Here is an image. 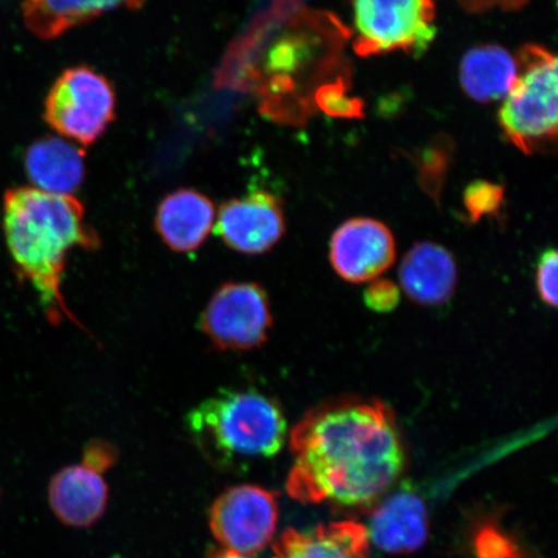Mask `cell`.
<instances>
[{
    "label": "cell",
    "instance_id": "cell-1",
    "mask_svg": "<svg viewBox=\"0 0 558 558\" xmlns=\"http://www.w3.org/2000/svg\"><path fill=\"white\" fill-rule=\"evenodd\" d=\"M288 493L306 505L366 506L399 478L404 452L392 411L345 397L313 409L291 430Z\"/></svg>",
    "mask_w": 558,
    "mask_h": 558
},
{
    "label": "cell",
    "instance_id": "cell-2",
    "mask_svg": "<svg viewBox=\"0 0 558 558\" xmlns=\"http://www.w3.org/2000/svg\"><path fill=\"white\" fill-rule=\"evenodd\" d=\"M3 227L17 274L37 291L51 323L66 319L82 327L62 294V279L74 248L100 247L85 206L73 195L12 187L4 194Z\"/></svg>",
    "mask_w": 558,
    "mask_h": 558
},
{
    "label": "cell",
    "instance_id": "cell-3",
    "mask_svg": "<svg viewBox=\"0 0 558 558\" xmlns=\"http://www.w3.org/2000/svg\"><path fill=\"white\" fill-rule=\"evenodd\" d=\"M186 427L219 463L270 458L282 450L288 424L279 404L253 389H227L186 416Z\"/></svg>",
    "mask_w": 558,
    "mask_h": 558
},
{
    "label": "cell",
    "instance_id": "cell-4",
    "mask_svg": "<svg viewBox=\"0 0 558 558\" xmlns=\"http://www.w3.org/2000/svg\"><path fill=\"white\" fill-rule=\"evenodd\" d=\"M519 73L498 121L509 143L525 155L555 144L557 137V59L538 45L523 46Z\"/></svg>",
    "mask_w": 558,
    "mask_h": 558
},
{
    "label": "cell",
    "instance_id": "cell-5",
    "mask_svg": "<svg viewBox=\"0 0 558 558\" xmlns=\"http://www.w3.org/2000/svg\"><path fill=\"white\" fill-rule=\"evenodd\" d=\"M355 53H422L436 37L437 0H351Z\"/></svg>",
    "mask_w": 558,
    "mask_h": 558
},
{
    "label": "cell",
    "instance_id": "cell-6",
    "mask_svg": "<svg viewBox=\"0 0 558 558\" xmlns=\"http://www.w3.org/2000/svg\"><path fill=\"white\" fill-rule=\"evenodd\" d=\"M116 118V94L104 75L88 66L66 69L48 93L45 120L80 146L93 145Z\"/></svg>",
    "mask_w": 558,
    "mask_h": 558
},
{
    "label": "cell",
    "instance_id": "cell-7",
    "mask_svg": "<svg viewBox=\"0 0 558 558\" xmlns=\"http://www.w3.org/2000/svg\"><path fill=\"white\" fill-rule=\"evenodd\" d=\"M274 325L267 292L255 282H228L215 292L199 327L216 349L246 352L267 343Z\"/></svg>",
    "mask_w": 558,
    "mask_h": 558
},
{
    "label": "cell",
    "instance_id": "cell-8",
    "mask_svg": "<svg viewBox=\"0 0 558 558\" xmlns=\"http://www.w3.org/2000/svg\"><path fill=\"white\" fill-rule=\"evenodd\" d=\"M276 494L254 485L227 488L209 509V527L220 546L244 556L260 553L274 538Z\"/></svg>",
    "mask_w": 558,
    "mask_h": 558
},
{
    "label": "cell",
    "instance_id": "cell-9",
    "mask_svg": "<svg viewBox=\"0 0 558 558\" xmlns=\"http://www.w3.org/2000/svg\"><path fill=\"white\" fill-rule=\"evenodd\" d=\"M284 230L282 202L264 191L225 202L215 225L222 242L244 255L267 253L281 241Z\"/></svg>",
    "mask_w": 558,
    "mask_h": 558
},
{
    "label": "cell",
    "instance_id": "cell-10",
    "mask_svg": "<svg viewBox=\"0 0 558 558\" xmlns=\"http://www.w3.org/2000/svg\"><path fill=\"white\" fill-rule=\"evenodd\" d=\"M396 259V241L383 222L352 219L332 234L330 262L337 274L352 283L378 279Z\"/></svg>",
    "mask_w": 558,
    "mask_h": 558
},
{
    "label": "cell",
    "instance_id": "cell-11",
    "mask_svg": "<svg viewBox=\"0 0 558 558\" xmlns=\"http://www.w3.org/2000/svg\"><path fill=\"white\" fill-rule=\"evenodd\" d=\"M107 470L83 458L56 473L48 487L52 511L62 523L88 527L100 520L108 505Z\"/></svg>",
    "mask_w": 558,
    "mask_h": 558
},
{
    "label": "cell",
    "instance_id": "cell-12",
    "mask_svg": "<svg viewBox=\"0 0 558 558\" xmlns=\"http://www.w3.org/2000/svg\"><path fill=\"white\" fill-rule=\"evenodd\" d=\"M215 206L205 194L181 190L167 194L156 214L160 240L174 253L187 254L206 242L215 226Z\"/></svg>",
    "mask_w": 558,
    "mask_h": 558
},
{
    "label": "cell",
    "instance_id": "cell-13",
    "mask_svg": "<svg viewBox=\"0 0 558 558\" xmlns=\"http://www.w3.org/2000/svg\"><path fill=\"white\" fill-rule=\"evenodd\" d=\"M400 283L413 302L434 306L448 302L456 290L458 269L449 250L434 242H418L404 255Z\"/></svg>",
    "mask_w": 558,
    "mask_h": 558
},
{
    "label": "cell",
    "instance_id": "cell-14",
    "mask_svg": "<svg viewBox=\"0 0 558 558\" xmlns=\"http://www.w3.org/2000/svg\"><path fill=\"white\" fill-rule=\"evenodd\" d=\"M85 150L64 138L46 136L27 148L24 166L35 190L70 195L85 180Z\"/></svg>",
    "mask_w": 558,
    "mask_h": 558
},
{
    "label": "cell",
    "instance_id": "cell-15",
    "mask_svg": "<svg viewBox=\"0 0 558 558\" xmlns=\"http://www.w3.org/2000/svg\"><path fill=\"white\" fill-rule=\"evenodd\" d=\"M368 533L361 523L332 522L311 532L289 529L275 544L274 558H368Z\"/></svg>",
    "mask_w": 558,
    "mask_h": 558
},
{
    "label": "cell",
    "instance_id": "cell-16",
    "mask_svg": "<svg viewBox=\"0 0 558 558\" xmlns=\"http://www.w3.org/2000/svg\"><path fill=\"white\" fill-rule=\"evenodd\" d=\"M427 533V511L413 493H396L374 512L373 541L386 553H414L423 546Z\"/></svg>",
    "mask_w": 558,
    "mask_h": 558
},
{
    "label": "cell",
    "instance_id": "cell-17",
    "mask_svg": "<svg viewBox=\"0 0 558 558\" xmlns=\"http://www.w3.org/2000/svg\"><path fill=\"white\" fill-rule=\"evenodd\" d=\"M143 0H24V23L34 35L45 40L81 25L90 23L105 13L120 9H136Z\"/></svg>",
    "mask_w": 558,
    "mask_h": 558
},
{
    "label": "cell",
    "instance_id": "cell-18",
    "mask_svg": "<svg viewBox=\"0 0 558 558\" xmlns=\"http://www.w3.org/2000/svg\"><path fill=\"white\" fill-rule=\"evenodd\" d=\"M518 73V61L497 45L473 47L460 62V83L465 94L481 104L504 99Z\"/></svg>",
    "mask_w": 558,
    "mask_h": 558
},
{
    "label": "cell",
    "instance_id": "cell-19",
    "mask_svg": "<svg viewBox=\"0 0 558 558\" xmlns=\"http://www.w3.org/2000/svg\"><path fill=\"white\" fill-rule=\"evenodd\" d=\"M313 100L325 114L335 118L351 120L364 114V102L348 93V81L344 76L320 85L314 93Z\"/></svg>",
    "mask_w": 558,
    "mask_h": 558
},
{
    "label": "cell",
    "instance_id": "cell-20",
    "mask_svg": "<svg viewBox=\"0 0 558 558\" xmlns=\"http://www.w3.org/2000/svg\"><path fill=\"white\" fill-rule=\"evenodd\" d=\"M452 146L448 138H437L425 148L418 162L421 184L432 197L438 199L441 194L446 171L449 169Z\"/></svg>",
    "mask_w": 558,
    "mask_h": 558
},
{
    "label": "cell",
    "instance_id": "cell-21",
    "mask_svg": "<svg viewBox=\"0 0 558 558\" xmlns=\"http://www.w3.org/2000/svg\"><path fill=\"white\" fill-rule=\"evenodd\" d=\"M505 187L490 181L477 180L466 186L463 205L466 219L477 222L483 218H495L504 207Z\"/></svg>",
    "mask_w": 558,
    "mask_h": 558
},
{
    "label": "cell",
    "instance_id": "cell-22",
    "mask_svg": "<svg viewBox=\"0 0 558 558\" xmlns=\"http://www.w3.org/2000/svg\"><path fill=\"white\" fill-rule=\"evenodd\" d=\"M558 256L555 248L544 251L536 267V289L543 303L557 306Z\"/></svg>",
    "mask_w": 558,
    "mask_h": 558
},
{
    "label": "cell",
    "instance_id": "cell-23",
    "mask_svg": "<svg viewBox=\"0 0 558 558\" xmlns=\"http://www.w3.org/2000/svg\"><path fill=\"white\" fill-rule=\"evenodd\" d=\"M368 310L388 313L396 310L401 300L400 289L389 279H374L364 294Z\"/></svg>",
    "mask_w": 558,
    "mask_h": 558
},
{
    "label": "cell",
    "instance_id": "cell-24",
    "mask_svg": "<svg viewBox=\"0 0 558 558\" xmlns=\"http://www.w3.org/2000/svg\"><path fill=\"white\" fill-rule=\"evenodd\" d=\"M208 558H250V557L241 555V554L232 553V550L222 548V549H218V550H213V553L209 554Z\"/></svg>",
    "mask_w": 558,
    "mask_h": 558
}]
</instances>
